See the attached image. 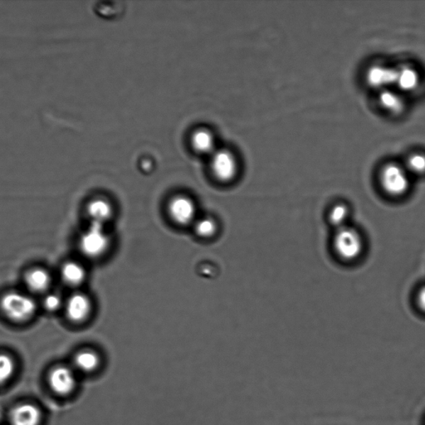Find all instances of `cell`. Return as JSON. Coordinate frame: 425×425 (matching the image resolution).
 <instances>
[{
	"label": "cell",
	"instance_id": "10",
	"mask_svg": "<svg viewBox=\"0 0 425 425\" xmlns=\"http://www.w3.org/2000/svg\"><path fill=\"white\" fill-rule=\"evenodd\" d=\"M379 109L392 117L402 116L407 109V96L394 87L378 92Z\"/></svg>",
	"mask_w": 425,
	"mask_h": 425
},
{
	"label": "cell",
	"instance_id": "2",
	"mask_svg": "<svg viewBox=\"0 0 425 425\" xmlns=\"http://www.w3.org/2000/svg\"><path fill=\"white\" fill-rule=\"evenodd\" d=\"M364 239L359 231L351 226L336 229L333 248L341 260L351 262L358 260L364 251Z\"/></svg>",
	"mask_w": 425,
	"mask_h": 425
},
{
	"label": "cell",
	"instance_id": "21",
	"mask_svg": "<svg viewBox=\"0 0 425 425\" xmlns=\"http://www.w3.org/2000/svg\"><path fill=\"white\" fill-rule=\"evenodd\" d=\"M16 363L11 355L0 354V385L6 384L16 372Z\"/></svg>",
	"mask_w": 425,
	"mask_h": 425
},
{
	"label": "cell",
	"instance_id": "8",
	"mask_svg": "<svg viewBox=\"0 0 425 425\" xmlns=\"http://www.w3.org/2000/svg\"><path fill=\"white\" fill-rule=\"evenodd\" d=\"M48 382L53 392L62 397L72 394L77 387L75 371L70 366L56 365L48 376Z\"/></svg>",
	"mask_w": 425,
	"mask_h": 425
},
{
	"label": "cell",
	"instance_id": "9",
	"mask_svg": "<svg viewBox=\"0 0 425 425\" xmlns=\"http://www.w3.org/2000/svg\"><path fill=\"white\" fill-rule=\"evenodd\" d=\"M421 83V73L419 68L412 63H402L395 67L394 87L405 96L416 92Z\"/></svg>",
	"mask_w": 425,
	"mask_h": 425
},
{
	"label": "cell",
	"instance_id": "15",
	"mask_svg": "<svg viewBox=\"0 0 425 425\" xmlns=\"http://www.w3.org/2000/svg\"><path fill=\"white\" fill-rule=\"evenodd\" d=\"M192 144L195 151L203 155H211L216 150V138L207 129L195 131L192 135Z\"/></svg>",
	"mask_w": 425,
	"mask_h": 425
},
{
	"label": "cell",
	"instance_id": "4",
	"mask_svg": "<svg viewBox=\"0 0 425 425\" xmlns=\"http://www.w3.org/2000/svg\"><path fill=\"white\" fill-rule=\"evenodd\" d=\"M111 245L109 233L104 226L91 223L80 239V249L85 256L99 258L109 251Z\"/></svg>",
	"mask_w": 425,
	"mask_h": 425
},
{
	"label": "cell",
	"instance_id": "3",
	"mask_svg": "<svg viewBox=\"0 0 425 425\" xmlns=\"http://www.w3.org/2000/svg\"><path fill=\"white\" fill-rule=\"evenodd\" d=\"M0 309L8 319L14 321H26L35 314L36 302L23 293L11 292L0 301Z\"/></svg>",
	"mask_w": 425,
	"mask_h": 425
},
{
	"label": "cell",
	"instance_id": "18",
	"mask_svg": "<svg viewBox=\"0 0 425 425\" xmlns=\"http://www.w3.org/2000/svg\"><path fill=\"white\" fill-rule=\"evenodd\" d=\"M194 231L198 237L202 239H209L216 236L219 224L216 219L210 216L197 218L193 223Z\"/></svg>",
	"mask_w": 425,
	"mask_h": 425
},
{
	"label": "cell",
	"instance_id": "13",
	"mask_svg": "<svg viewBox=\"0 0 425 425\" xmlns=\"http://www.w3.org/2000/svg\"><path fill=\"white\" fill-rule=\"evenodd\" d=\"M87 214L91 223L106 226L114 216V204L106 198H96L87 205Z\"/></svg>",
	"mask_w": 425,
	"mask_h": 425
},
{
	"label": "cell",
	"instance_id": "5",
	"mask_svg": "<svg viewBox=\"0 0 425 425\" xmlns=\"http://www.w3.org/2000/svg\"><path fill=\"white\" fill-rule=\"evenodd\" d=\"M167 213L170 219L177 226H193L197 219V204L188 195L177 194L170 199Z\"/></svg>",
	"mask_w": 425,
	"mask_h": 425
},
{
	"label": "cell",
	"instance_id": "1",
	"mask_svg": "<svg viewBox=\"0 0 425 425\" xmlns=\"http://www.w3.org/2000/svg\"><path fill=\"white\" fill-rule=\"evenodd\" d=\"M410 178L404 165L397 162L385 164L379 173V182L383 192L393 198L403 197L410 188Z\"/></svg>",
	"mask_w": 425,
	"mask_h": 425
},
{
	"label": "cell",
	"instance_id": "12",
	"mask_svg": "<svg viewBox=\"0 0 425 425\" xmlns=\"http://www.w3.org/2000/svg\"><path fill=\"white\" fill-rule=\"evenodd\" d=\"M41 422L40 409L31 403L18 404L11 413L12 425H40Z\"/></svg>",
	"mask_w": 425,
	"mask_h": 425
},
{
	"label": "cell",
	"instance_id": "6",
	"mask_svg": "<svg viewBox=\"0 0 425 425\" xmlns=\"http://www.w3.org/2000/svg\"><path fill=\"white\" fill-rule=\"evenodd\" d=\"M395 67L384 62H374L366 67L364 79L369 89L380 92L394 87Z\"/></svg>",
	"mask_w": 425,
	"mask_h": 425
},
{
	"label": "cell",
	"instance_id": "14",
	"mask_svg": "<svg viewBox=\"0 0 425 425\" xmlns=\"http://www.w3.org/2000/svg\"><path fill=\"white\" fill-rule=\"evenodd\" d=\"M101 358L94 350H82L74 358L75 368L82 373H94L101 365Z\"/></svg>",
	"mask_w": 425,
	"mask_h": 425
},
{
	"label": "cell",
	"instance_id": "16",
	"mask_svg": "<svg viewBox=\"0 0 425 425\" xmlns=\"http://www.w3.org/2000/svg\"><path fill=\"white\" fill-rule=\"evenodd\" d=\"M26 283L29 290L35 293H41L50 287L51 277L47 271L41 270V268H35L27 273Z\"/></svg>",
	"mask_w": 425,
	"mask_h": 425
},
{
	"label": "cell",
	"instance_id": "7",
	"mask_svg": "<svg viewBox=\"0 0 425 425\" xmlns=\"http://www.w3.org/2000/svg\"><path fill=\"white\" fill-rule=\"evenodd\" d=\"M210 168L214 178L219 182L228 183L237 177L238 165L236 156L231 151L216 150L211 155Z\"/></svg>",
	"mask_w": 425,
	"mask_h": 425
},
{
	"label": "cell",
	"instance_id": "17",
	"mask_svg": "<svg viewBox=\"0 0 425 425\" xmlns=\"http://www.w3.org/2000/svg\"><path fill=\"white\" fill-rule=\"evenodd\" d=\"M61 275L62 280L67 285L77 287L82 285L86 280L84 267L77 263H67L62 268Z\"/></svg>",
	"mask_w": 425,
	"mask_h": 425
},
{
	"label": "cell",
	"instance_id": "20",
	"mask_svg": "<svg viewBox=\"0 0 425 425\" xmlns=\"http://www.w3.org/2000/svg\"><path fill=\"white\" fill-rule=\"evenodd\" d=\"M404 166L410 175H425V153L422 150H415L410 153L405 160Z\"/></svg>",
	"mask_w": 425,
	"mask_h": 425
},
{
	"label": "cell",
	"instance_id": "22",
	"mask_svg": "<svg viewBox=\"0 0 425 425\" xmlns=\"http://www.w3.org/2000/svg\"><path fill=\"white\" fill-rule=\"evenodd\" d=\"M43 306L48 311H55L60 309L62 306L61 297L57 294L48 295L43 301Z\"/></svg>",
	"mask_w": 425,
	"mask_h": 425
},
{
	"label": "cell",
	"instance_id": "23",
	"mask_svg": "<svg viewBox=\"0 0 425 425\" xmlns=\"http://www.w3.org/2000/svg\"><path fill=\"white\" fill-rule=\"evenodd\" d=\"M417 304L419 309L425 311V286L420 288L417 294Z\"/></svg>",
	"mask_w": 425,
	"mask_h": 425
},
{
	"label": "cell",
	"instance_id": "19",
	"mask_svg": "<svg viewBox=\"0 0 425 425\" xmlns=\"http://www.w3.org/2000/svg\"><path fill=\"white\" fill-rule=\"evenodd\" d=\"M350 217V208L343 203L335 204L329 214V222L336 229L348 226Z\"/></svg>",
	"mask_w": 425,
	"mask_h": 425
},
{
	"label": "cell",
	"instance_id": "11",
	"mask_svg": "<svg viewBox=\"0 0 425 425\" xmlns=\"http://www.w3.org/2000/svg\"><path fill=\"white\" fill-rule=\"evenodd\" d=\"M92 310V302L89 297L83 293H76L70 297L66 306L68 319L76 324L89 319Z\"/></svg>",
	"mask_w": 425,
	"mask_h": 425
}]
</instances>
